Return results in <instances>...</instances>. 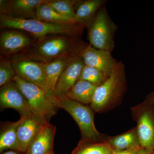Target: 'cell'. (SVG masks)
<instances>
[{"instance_id": "cell-1", "label": "cell", "mask_w": 154, "mask_h": 154, "mask_svg": "<svg viewBox=\"0 0 154 154\" xmlns=\"http://www.w3.org/2000/svg\"><path fill=\"white\" fill-rule=\"evenodd\" d=\"M83 48L79 46L75 36L51 35L38 38L26 51L16 56L46 63L58 58L79 54Z\"/></svg>"}, {"instance_id": "cell-2", "label": "cell", "mask_w": 154, "mask_h": 154, "mask_svg": "<svg viewBox=\"0 0 154 154\" xmlns=\"http://www.w3.org/2000/svg\"><path fill=\"white\" fill-rule=\"evenodd\" d=\"M2 28L18 29L26 31L38 38L51 35L76 36L84 27L79 24H54L36 19H23L1 15Z\"/></svg>"}, {"instance_id": "cell-3", "label": "cell", "mask_w": 154, "mask_h": 154, "mask_svg": "<svg viewBox=\"0 0 154 154\" xmlns=\"http://www.w3.org/2000/svg\"><path fill=\"white\" fill-rule=\"evenodd\" d=\"M125 86V67L119 61L110 76L96 88L91 107L96 112L104 111L122 97Z\"/></svg>"}, {"instance_id": "cell-4", "label": "cell", "mask_w": 154, "mask_h": 154, "mask_svg": "<svg viewBox=\"0 0 154 154\" xmlns=\"http://www.w3.org/2000/svg\"><path fill=\"white\" fill-rule=\"evenodd\" d=\"M58 108L65 110L78 124L81 131V140L88 142L106 140L105 135L99 133L94 124V110L87 105L69 99L66 96L55 97Z\"/></svg>"}, {"instance_id": "cell-5", "label": "cell", "mask_w": 154, "mask_h": 154, "mask_svg": "<svg viewBox=\"0 0 154 154\" xmlns=\"http://www.w3.org/2000/svg\"><path fill=\"white\" fill-rule=\"evenodd\" d=\"M22 91L27 100L32 113L44 116L49 121L56 114L58 107L55 103V97L50 95L38 86L28 82L17 75L13 81Z\"/></svg>"}, {"instance_id": "cell-6", "label": "cell", "mask_w": 154, "mask_h": 154, "mask_svg": "<svg viewBox=\"0 0 154 154\" xmlns=\"http://www.w3.org/2000/svg\"><path fill=\"white\" fill-rule=\"evenodd\" d=\"M88 28L90 45L112 52L115 46L114 35L117 26L110 19L105 5L98 11Z\"/></svg>"}, {"instance_id": "cell-7", "label": "cell", "mask_w": 154, "mask_h": 154, "mask_svg": "<svg viewBox=\"0 0 154 154\" xmlns=\"http://www.w3.org/2000/svg\"><path fill=\"white\" fill-rule=\"evenodd\" d=\"M136 128L141 148L153 152L154 150V104L147 100L140 105Z\"/></svg>"}, {"instance_id": "cell-8", "label": "cell", "mask_w": 154, "mask_h": 154, "mask_svg": "<svg viewBox=\"0 0 154 154\" xmlns=\"http://www.w3.org/2000/svg\"><path fill=\"white\" fill-rule=\"evenodd\" d=\"M11 61L16 75L26 82L42 88L47 92L44 63L28 58L17 56Z\"/></svg>"}, {"instance_id": "cell-9", "label": "cell", "mask_w": 154, "mask_h": 154, "mask_svg": "<svg viewBox=\"0 0 154 154\" xmlns=\"http://www.w3.org/2000/svg\"><path fill=\"white\" fill-rule=\"evenodd\" d=\"M48 122L49 121L43 116L32 113L21 117L17 129L18 152L25 153L42 127Z\"/></svg>"}, {"instance_id": "cell-10", "label": "cell", "mask_w": 154, "mask_h": 154, "mask_svg": "<svg viewBox=\"0 0 154 154\" xmlns=\"http://www.w3.org/2000/svg\"><path fill=\"white\" fill-rule=\"evenodd\" d=\"M49 0L0 1L1 15L23 19H36L37 8Z\"/></svg>"}, {"instance_id": "cell-11", "label": "cell", "mask_w": 154, "mask_h": 154, "mask_svg": "<svg viewBox=\"0 0 154 154\" xmlns=\"http://www.w3.org/2000/svg\"><path fill=\"white\" fill-rule=\"evenodd\" d=\"M111 52L97 49L89 45L80 52L85 65L94 67L109 77L117 64L111 54Z\"/></svg>"}, {"instance_id": "cell-12", "label": "cell", "mask_w": 154, "mask_h": 154, "mask_svg": "<svg viewBox=\"0 0 154 154\" xmlns=\"http://www.w3.org/2000/svg\"><path fill=\"white\" fill-rule=\"evenodd\" d=\"M85 65L80 53L70 58L66 67L59 78L54 95L55 97L66 96L79 79Z\"/></svg>"}, {"instance_id": "cell-13", "label": "cell", "mask_w": 154, "mask_h": 154, "mask_svg": "<svg viewBox=\"0 0 154 154\" xmlns=\"http://www.w3.org/2000/svg\"><path fill=\"white\" fill-rule=\"evenodd\" d=\"M0 106L2 109H14L19 113L21 117L32 113L25 96L13 82L1 88Z\"/></svg>"}, {"instance_id": "cell-14", "label": "cell", "mask_w": 154, "mask_h": 154, "mask_svg": "<svg viewBox=\"0 0 154 154\" xmlns=\"http://www.w3.org/2000/svg\"><path fill=\"white\" fill-rule=\"evenodd\" d=\"M56 127L47 122L42 127L28 146L25 154H54Z\"/></svg>"}, {"instance_id": "cell-15", "label": "cell", "mask_w": 154, "mask_h": 154, "mask_svg": "<svg viewBox=\"0 0 154 154\" xmlns=\"http://www.w3.org/2000/svg\"><path fill=\"white\" fill-rule=\"evenodd\" d=\"M32 40L25 33L17 30H7L0 37V49L2 54L12 55L22 51L30 46Z\"/></svg>"}, {"instance_id": "cell-16", "label": "cell", "mask_w": 154, "mask_h": 154, "mask_svg": "<svg viewBox=\"0 0 154 154\" xmlns=\"http://www.w3.org/2000/svg\"><path fill=\"white\" fill-rule=\"evenodd\" d=\"M105 0L78 1L75 6V24L88 27L100 9L105 5Z\"/></svg>"}, {"instance_id": "cell-17", "label": "cell", "mask_w": 154, "mask_h": 154, "mask_svg": "<svg viewBox=\"0 0 154 154\" xmlns=\"http://www.w3.org/2000/svg\"><path fill=\"white\" fill-rule=\"evenodd\" d=\"M71 57L58 58L44 63L45 87L50 95L54 96V92L58 80Z\"/></svg>"}, {"instance_id": "cell-18", "label": "cell", "mask_w": 154, "mask_h": 154, "mask_svg": "<svg viewBox=\"0 0 154 154\" xmlns=\"http://www.w3.org/2000/svg\"><path fill=\"white\" fill-rule=\"evenodd\" d=\"M107 141L113 149L125 150L141 149L136 127L122 134L109 137Z\"/></svg>"}, {"instance_id": "cell-19", "label": "cell", "mask_w": 154, "mask_h": 154, "mask_svg": "<svg viewBox=\"0 0 154 154\" xmlns=\"http://www.w3.org/2000/svg\"><path fill=\"white\" fill-rule=\"evenodd\" d=\"M97 87L87 81L79 80L67 92L66 96L82 104L91 105Z\"/></svg>"}, {"instance_id": "cell-20", "label": "cell", "mask_w": 154, "mask_h": 154, "mask_svg": "<svg viewBox=\"0 0 154 154\" xmlns=\"http://www.w3.org/2000/svg\"><path fill=\"white\" fill-rule=\"evenodd\" d=\"M20 119L15 122H3L0 135V152L8 149L18 151L17 129Z\"/></svg>"}, {"instance_id": "cell-21", "label": "cell", "mask_w": 154, "mask_h": 154, "mask_svg": "<svg viewBox=\"0 0 154 154\" xmlns=\"http://www.w3.org/2000/svg\"><path fill=\"white\" fill-rule=\"evenodd\" d=\"M48 2L42 4L37 8L36 19L54 24H75L72 19L59 14L48 5Z\"/></svg>"}, {"instance_id": "cell-22", "label": "cell", "mask_w": 154, "mask_h": 154, "mask_svg": "<svg viewBox=\"0 0 154 154\" xmlns=\"http://www.w3.org/2000/svg\"><path fill=\"white\" fill-rule=\"evenodd\" d=\"M112 150L107 140L101 142L81 140L70 154H110Z\"/></svg>"}, {"instance_id": "cell-23", "label": "cell", "mask_w": 154, "mask_h": 154, "mask_svg": "<svg viewBox=\"0 0 154 154\" xmlns=\"http://www.w3.org/2000/svg\"><path fill=\"white\" fill-rule=\"evenodd\" d=\"M108 78L98 69L85 65L78 80H84L98 87L102 85Z\"/></svg>"}, {"instance_id": "cell-24", "label": "cell", "mask_w": 154, "mask_h": 154, "mask_svg": "<svg viewBox=\"0 0 154 154\" xmlns=\"http://www.w3.org/2000/svg\"><path fill=\"white\" fill-rule=\"evenodd\" d=\"M77 1L73 0H50L48 4L59 14L74 21L75 16V6Z\"/></svg>"}, {"instance_id": "cell-25", "label": "cell", "mask_w": 154, "mask_h": 154, "mask_svg": "<svg viewBox=\"0 0 154 154\" xmlns=\"http://www.w3.org/2000/svg\"><path fill=\"white\" fill-rule=\"evenodd\" d=\"M16 72L11 60H2L0 63V87L3 88L12 82Z\"/></svg>"}, {"instance_id": "cell-26", "label": "cell", "mask_w": 154, "mask_h": 154, "mask_svg": "<svg viewBox=\"0 0 154 154\" xmlns=\"http://www.w3.org/2000/svg\"><path fill=\"white\" fill-rule=\"evenodd\" d=\"M139 150V149L118 150L113 149L110 154H137Z\"/></svg>"}, {"instance_id": "cell-27", "label": "cell", "mask_w": 154, "mask_h": 154, "mask_svg": "<svg viewBox=\"0 0 154 154\" xmlns=\"http://www.w3.org/2000/svg\"><path fill=\"white\" fill-rule=\"evenodd\" d=\"M146 100L152 104H154V91L149 94L147 97Z\"/></svg>"}, {"instance_id": "cell-28", "label": "cell", "mask_w": 154, "mask_h": 154, "mask_svg": "<svg viewBox=\"0 0 154 154\" xmlns=\"http://www.w3.org/2000/svg\"><path fill=\"white\" fill-rule=\"evenodd\" d=\"M137 154H153V152L148 151L146 150L141 148L138 151Z\"/></svg>"}, {"instance_id": "cell-29", "label": "cell", "mask_w": 154, "mask_h": 154, "mask_svg": "<svg viewBox=\"0 0 154 154\" xmlns=\"http://www.w3.org/2000/svg\"><path fill=\"white\" fill-rule=\"evenodd\" d=\"M2 154H22L18 152L17 151H9L6 152H5L4 153ZM23 154H25L24 153Z\"/></svg>"}, {"instance_id": "cell-30", "label": "cell", "mask_w": 154, "mask_h": 154, "mask_svg": "<svg viewBox=\"0 0 154 154\" xmlns=\"http://www.w3.org/2000/svg\"><path fill=\"white\" fill-rule=\"evenodd\" d=\"M153 154H154V150L153 152Z\"/></svg>"}]
</instances>
